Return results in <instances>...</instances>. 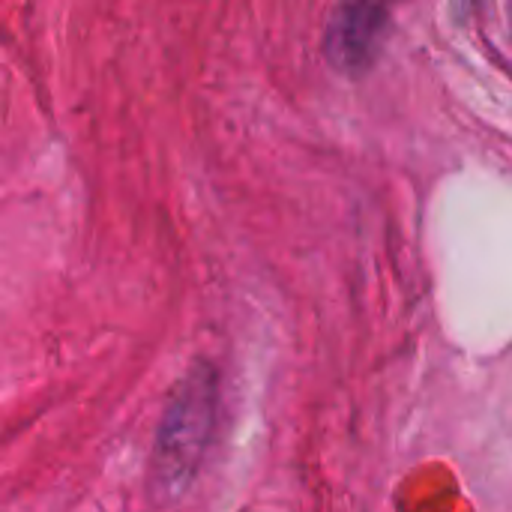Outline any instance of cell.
Wrapping results in <instances>:
<instances>
[{"label":"cell","instance_id":"cell-1","mask_svg":"<svg viewBox=\"0 0 512 512\" xmlns=\"http://www.w3.org/2000/svg\"><path fill=\"white\" fill-rule=\"evenodd\" d=\"M210 426V387L207 384H192L183 390V402L171 408L165 417V432H162V456L174 468L177 462L186 465L189 453H198L201 438L207 435Z\"/></svg>","mask_w":512,"mask_h":512},{"label":"cell","instance_id":"cell-2","mask_svg":"<svg viewBox=\"0 0 512 512\" xmlns=\"http://www.w3.org/2000/svg\"><path fill=\"white\" fill-rule=\"evenodd\" d=\"M384 27V12L375 6H345L330 27V57L345 69H360L372 60V48Z\"/></svg>","mask_w":512,"mask_h":512}]
</instances>
